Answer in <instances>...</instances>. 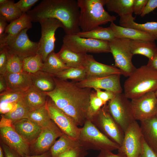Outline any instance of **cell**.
<instances>
[{
  "mask_svg": "<svg viewBox=\"0 0 157 157\" xmlns=\"http://www.w3.org/2000/svg\"><path fill=\"white\" fill-rule=\"evenodd\" d=\"M52 76L55 88L51 92H45L57 106L71 117L78 126H83L87 120V113L92 88L80 87L76 81H69Z\"/></svg>",
  "mask_w": 157,
  "mask_h": 157,
  "instance_id": "cell-1",
  "label": "cell"
},
{
  "mask_svg": "<svg viewBox=\"0 0 157 157\" xmlns=\"http://www.w3.org/2000/svg\"><path fill=\"white\" fill-rule=\"evenodd\" d=\"M26 13L34 22L49 18L59 20L63 25L65 35L76 34L81 31L77 0H43Z\"/></svg>",
  "mask_w": 157,
  "mask_h": 157,
  "instance_id": "cell-2",
  "label": "cell"
},
{
  "mask_svg": "<svg viewBox=\"0 0 157 157\" xmlns=\"http://www.w3.org/2000/svg\"><path fill=\"white\" fill-rule=\"evenodd\" d=\"M124 88L125 95L131 99L155 92L157 90V71L147 64L136 68L125 80Z\"/></svg>",
  "mask_w": 157,
  "mask_h": 157,
  "instance_id": "cell-3",
  "label": "cell"
},
{
  "mask_svg": "<svg viewBox=\"0 0 157 157\" xmlns=\"http://www.w3.org/2000/svg\"><path fill=\"white\" fill-rule=\"evenodd\" d=\"M77 2L80 10L79 26L81 31H90L116 19L115 16L110 15L104 9L105 0H77Z\"/></svg>",
  "mask_w": 157,
  "mask_h": 157,
  "instance_id": "cell-4",
  "label": "cell"
},
{
  "mask_svg": "<svg viewBox=\"0 0 157 157\" xmlns=\"http://www.w3.org/2000/svg\"><path fill=\"white\" fill-rule=\"evenodd\" d=\"M77 140L79 145L87 150L112 151L118 150L120 147L104 135L88 120L81 128Z\"/></svg>",
  "mask_w": 157,
  "mask_h": 157,
  "instance_id": "cell-5",
  "label": "cell"
},
{
  "mask_svg": "<svg viewBox=\"0 0 157 157\" xmlns=\"http://www.w3.org/2000/svg\"><path fill=\"white\" fill-rule=\"evenodd\" d=\"M130 40L115 38L108 41L110 52L115 60V66L122 74L129 77L136 69L132 61L133 55L130 47Z\"/></svg>",
  "mask_w": 157,
  "mask_h": 157,
  "instance_id": "cell-6",
  "label": "cell"
},
{
  "mask_svg": "<svg viewBox=\"0 0 157 157\" xmlns=\"http://www.w3.org/2000/svg\"><path fill=\"white\" fill-rule=\"evenodd\" d=\"M63 44L77 53H110L108 41L80 37L76 34L65 35L63 38Z\"/></svg>",
  "mask_w": 157,
  "mask_h": 157,
  "instance_id": "cell-7",
  "label": "cell"
},
{
  "mask_svg": "<svg viewBox=\"0 0 157 157\" xmlns=\"http://www.w3.org/2000/svg\"><path fill=\"white\" fill-rule=\"evenodd\" d=\"M109 111L124 133L135 121L131 101L124 93L115 94L107 104Z\"/></svg>",
  "mask_w": 157,
  "mask_h": 157,
  "instance_id": "cell-8",
  "label": "cell"
},
{
  "mask_svg": "<svg viewBox=\"0 0 157 157\" xmlns=\"http://www.w3.org/2000/svg\"><path fill=\"white\" fill-rule=\"evenodd\" d=\"M90 121L108 138L121 146L124 133L110 114L107 103Z\"/></svg>",
  "mask_w": 157,
  "mask_h": 157,
  "instance_id": "cell-9",
  "label": "cell"
},
{
  "mask_svg": "<svg viewBox=\"0 0 157 157\" xmlns=\"http://www.w3.org/2000/svg\"><path fill=\"white\" fill-rule=\"evenodd\" d=\"M39 22L41 26V37L37 54L40 56L44 62L48 55L54 51L56 30L59 28H63L64 26L60 21L55 18L43 19Z\"/></svg>",
  "mask_w": 157,
  "mask_h": 157,
  "instance_id": "cell-10",
  "label": "cell"
},
{
  "mask_svg": "<svg viewBox=\"0 0 157 157\" xmlns=\"http://www.w3.org/2000/svg\"><path fill=\"white\" fill-rule=\"evenodd\" d=\"M1 116L0 134L1 141L22 157L31 155L30 144L16 132L10 122Z\"/></svg>",
  "mask_w": 157,
  "mask_h": 157,
  "instance_id": "cell-11",
  "label": "cell"
},
{
  "mask_svg": "<svg viewBox=\"0 0 157 157\" xmlns=\"http://www.w3.org/2000/svg\"><path fill=\"white\" fill-rule=\"evenodd\" d=\"M46 105L51 119L63 133L77 140L81 128L78 127L71 117L58 107L48 96Z\"/></svg>",
  "mask_w": 157,
  "mask_h": 157,
  "instance_id": "cell-12",
  "label": "cell"
},
{
  "mask_svg": "<svg viewBox=\"0 0 157 157\" xmlns=\"http://www.w3.org/2000/svg\"><path fill=\"white\" fill-rule=\"evenodd\" d=\"M143 140L140 125L135 120L124 132L122 145L118 151L124 153L126 157H140Z\"/></svg>",
  "mask_w": 157,
  "mask_h": 157,
  "instance_id": "cell-13",
  "label": "cell"
},
{
  "mask_svg": "<svg viewBox=\"0 0 157 157\" xmlns=\"http://www.w3.org/2000/svg\"><path fill=\"white\" fill-rule=\"evenodd\" d=\"M63 134L52 120L48 126L42 128L38 137L30 145L31 155L41 154L48 151L56 139Z\"/></svg>",
  "mask_w": 157,
  "mask_h": 157,
  "instance_id": "cell-14",
  "label": "cell"
},
{
  "mask_svg": "<svg viewBox=\"0 0 157 157\" xmlns=\"http://www.w3.org/2000/svg\"><path fill=\"white\" fill-rule=\"evenodd\" d=\"M131 101L135 120L141 121L156 115L157 98L155 92H148L139 97L131 99Z\"/></svg>",
  "mask_w": 157,
  "mask_h": 157,
  "instance_id": "cell-15",
  "label": "cell"
},
{
  "mask_svg": "<svg viewBox=\"0 0 157 157\" xmlns=\"http://www.w3.org/2000/svg\"><path fill=\"white\" fill-rule=\"evenodd\" d=\"M28 29L23 30L6 42V46L22 60L25 58L37 54L38 49V42H33L29 39L27 33Z\"/></svg>",
  "mask_w": 157,
  "mask_h": 157,
  "instance_id": "cell-16",
  "label": "cell"
},
{
  "mask_svg": "<svg viewBox=\"0 0 157 157\" xmlns=\"http://www.w3.org/2000/svg\"><path fill=\"white\" fill-rule=\"evenodd\" d=\"M121 75L115 74L101 77H89L81 81H76V83L81 88L104 89L116 94L121 93L122 91L120 82Z\"/></svg>",
  "mask_w": 157,
  "mask_h": 157,
  "instance_id": "cell-17",
  "label": "cell"
},
{
  "mask_svg": "<svg viewBox=\"0 0 157 157\" xmlns=\"http://www.w3.org/2000/svg\"><path fill=\"white\" fill-rule=\"evenodd\" d=\"M83 67L87 78L101 77L113 74H122L120 70L115 66L105 65L96 61L92 55L86 54Z\"/></svg>",
  "mask_w": 157,
  "mask_h": 157,
  "instance_id": "cell-18",
  "label": "cell"
},
{
  "mask_svg": "<svg viewBox=\"0 0 157 157\" xmlns=\"http://www.w3.org/2000/svg\"><path fill=\"white\" fill-rule=\"evenodd\" d=\"M6 78L7 89L1 93L8 92L24 93L33 85L29 74L23 71L17 73L7 72L4 75Z\"/></svg>",
  "mask_w": 157,
  "mask_h": 157,
  "instance_id": "cell-19",
  "label": "cell"
},
{
  "mask_svg": "<svg viewBox=\"0 0 157 157\" xmlns=\"http://www.w3.org/2000/svg\"><path fill=\"white\" fill-rule=\"evenodd\" d=\"M12 126L30 145L38 137L43 128L35 122L26 118L12 124Z\"/></svg>",
  "mask_w": 157,
  "mask_h": 157,
  "instance_id": "cell-20",
  "label": "cell"
},
{
  "mask_svg": "<svg viewBox=\"0 0 157 157\" xmlns=\"http://www.w3.org/2000/svg\"><path fill=\"white\" fill-rule=\"evenodd\" d=\"M140 122L144 141L157 154V117L155 116Z\"/></svg>",
  "mask_w": 157,
  "mask_h": 157,
  "instance_id": "cell-21",
  "label": "cell"
},
{
  "mask_svg": "<svg viewBox=\"0 0 157 157\" xmlns=\"http://www.w3.org/2000/svg\"><path fill=\"white\" fill-rule=\"evenodd\" d=\"M110 27L113 30L115 38L136 40H155L154 38L150 34L136 29L117 26L114 22L111 23Z\"/></svg>",
  "mask_w": 157,
  "mask_h": 157,
  "instance_id": "cell-22",
  "label": "cell"
},
{
  "mask_svg": "<svg viewBox=\"0 0 157 157\" xmlns=\"http://www.w3.org/2000/svg\"><path fill=\"white\" fill-rule=\"evenodd\" d=\"M47 96L33 85L24 93L22 101L31 111L45 105Z\"/></svg>",
  "mask_w": 157,
  "mask_h": 157,
  "instance_id": "cell-23",
  "label": "cell"
},
{
  "mask_svg": "<svg viewBox=\"0 0 157 157\" xmlns=\"http://www.w3.org/2000/svg\"><path fill=\"white\" fill-rule=\"evenodd\" d=\"M32 22L31 17L26 13H23L19 17L8 24L5 31L6 36V42L15 37L23 30L31 28Z\"/></svg>",
  "mask_w": 157,
  "mask_h": 157,
  "instance_id": "cell-24",
  "label": "cell"
},
{
  "mask_svg": "<svg viewBox=\"0 0 157 157\" xmlns=\"http://www.w3.org/2000/svg\"><path fill=\"white\" fill-rule=\"evenodd\" d=\"M57 54L61 60L69 67H83L86 54L75 52L63 44Z\"/></svg>",
  "mask_w": 157,
  "mask_h": 157,
  "instance_id": "cell-25",
  "label": "cell"
},
{
  "mask_svg": "<svg viewBox=\"0 0 157 157\" xmlns=\"http://www.w3.org/2000/svg\"><path fill=\"white\" fill-rule=\"evenodd\" d=\"M131 51L133 55L140 54L152 59L157 53V47L154 41L131 40Z\"/></svg>",
  "mask_w": 157,
  "mask_h": 157,
  "instance_id": "cell-26",
  "label": "cell"
},
{
  "mask_svg": "<svg viewBox=\"0 0 157 157\" xmlns=\"http://www.w3.org/2000/svg\"><path fill=\"white\" fill-rule=\"evenodd\" d=\"M81 146L77 140L63 134L55 143L50 149L52 157H58L64 152Z\"/></svg>",
  "mask_w": 157,
  "mask_h": 157,
  "instance_id": "cell-27",
  "label": "cell"
},
{
  "mask_svg": "<svg viewBox=\"0 0 157 157\" xmlns=\"http://www.w3.org/2000/svg\"><path fill=\"white\" fill-rule=\"evenodd\" d=\"M32 80L33 85L44 92L53 90L55 85L51 74L44 71H39L32 74H30Z\"/></svg>",
  "mask_w": 157,
  "mask_h": 157,
  "instance_id": "cell-28",
  "label": "cell"
},
{
  "mask_svg": "<svg viewBox=\"0 0 157 157\" xmlns=\"http://www.w3.org/2000/svg\"><path fill=\"white\" fill-rule=\"evenodd\" d=\"M108 10L120 16L132 15L134 0H105Z\"/></svg>",
  "mask_w": 157,
  "mask_h": 157,
  "instance_id": "cell-29",
  "label": "cell"
},
{
  "mask_svg": "<svg viewBox=\"0 0 157 157\" xmlns=\"http://www.w3.org/2000/svg\"><path fill=\"white\" fill-rule=\"evenodd\" d=\"M68 68L59 58L57 53L53 51L48 55L43 62L40 71L53 75Z\"/></svg>",
  "mask_w": 157,
  "mask_h": 157,
  "instance_id": "cell-30",
  "label": "cell"
},
{
  "mask_svg": "<svg viewBox=\"0 0 157 157\" xmlns=\"http://www.w3.org/2000/svg\"><path fill=\"white\" fill-rule=\"evenodd\" d=\"M79 36L84 38L109 41L115 36L111 28L98 26L90 31L83 32L81 31L76 34Z\"/></svg>",
  "mask_w": 157,
  "mask_h": 157,
  "instance_id": "cell-31",
  "label": "cell"
},
{
  "mask_svg": "<svg viewBox=\"0 0 157 157\" xmlns=\"http://www.w3.org/2000/svg\"><path fill=\"white\" fill-rule=\"evenodd\" d=\"M52 76L63 80L70 79L77 82L81 81L87 78L86 70L83 67H69Z\"/></svg>",
  "mask_w": 157,
  "mask_h": 157,
  "instance_id": "cell-32",
  "label": "cell"
},
{
  "mask_svg": "<svg viewBox=\"0 0 157 157\" xmlns=\"http://www.w3.org/2000/svg\"><path fill=\"white\" fill-rule=\"evenodd\" d=\"M26 118L29 119L42 128L48 126L52 121L46 104L41 107L31 111Z\"/></svg>",
  "mask_w": 157,
  "mask_h": 157,
  "instance_id": "cell-33",
  "label": "cell"
},
{
  "mask_svg": "<svg viewBox=\"0 0 157 157\" xmlns=\"http://www.w3.org/2000/svg\"><path fill=\"white\" fill-rule=\"evenodd\" d=\"M22 14L13 1L8 0L5 4L0 5V16L7 22L10 23L19 17Z\"/></svg>",
  "mask_w": 157,
  "mask_h": 157,
  "instance_id": "cell-34",
  "label": "cell"
},
{
  "mask_svg": "<svg viewBox=\"0 0 157 157\" xmlns=\"http://www.w3.org/2000/svg\"><path fill=\"white\" fill-rule=\"evenodd\" d=\"M31 111L21 100L17 103L12 110L1 115L8 120L12 124L22 119L26 118Z\"/></svg>",
  "mask_w": 157,
  "mask_h": 157,
  "instance_id": "cell-35",
  "label": "cell"
},
{
  "mask_svg": "<svg viewBox=\"0 0 157 157\" xmlns=\"http://www.w3.org/2000/svg\"><path fill=\"white\" fill-rule=\"evenodd\" d=\"M43 62L38 54L30 56L22 60V71L29 74L35 73L40 71Z\"/></svg>",
  "mask_w": 157,
  "mask_h": 157,
  "instance_id": "cell-36",
  "label": "cell"
},
{
  "mask_svg": "<svg viewBox=\"0 0 157 157\" xmlns=\"http://www.w3.org/2000/svg\"><path fill=\"white\" fill-rule=\"evenodd\" d=\"M7 55V72L17 73L22 71V60L6 46Z\"/></svg>",
  "mask_w": 157,
  "mask_h": 157,
  "instance_id": "cell-37",
  "label": "cell"
},
{
  "mask_svg": "<svg viewBox=\"0 0 157 157\" xmlns=\"http://www.w3.org/2000/svg\"><path fill=\"white\" fill-rule=\"evenodd\" d=\"M105 104L97 96L95 91L92 90L87 113V120L90 121Z\"/></svg>",
  "mask_w": 157,
  "mask_h": 157,
  "instance_id": "cell-38",
  "label": "cell"
},
{
  "mask_svg": "<svg viewBox=\"0 0 157 157\" xmlns=\"http://www.w3.org/2000/svg\"><path fill=\"white\" fill-rule=\"evenodd\" d=\"M24 93L8 92L0 94V104L17 103L21 101Z\"/></svg>",
  "mask_w": 157,
  "mask_h": 157,
  "instance_id": "cell-39",
  "label": "cell"
},
{
  "mask_svg": "<svg viewBox=\"0 0 157 157\" xmlns=\"http://www.w3.org/2000/svg\"><path fill=\"white\" fill-rule=\"evenodd\" d=\"M87 151L79 146L64 152L58 157H85L88 154Z\"/></svg>",
  "mask_w": 157,
  "mask_h": 157,
  "instance_id": "cell-40",
  "label": "cell"
},
{
  "mask_svg": "<svg viewBox=\"0 0 157 157\" xmlns=\"http://www.w3.org/2000/svg\"><path fill=\"white\" fill-rule=\"evenodd\" d=\"M38 1V0H20L15 3L22 13H26Z\"/></svg>",
  "mask_w": 157,
  "mask_h": 157,
  "instance_id": "cell-41",
  "label": "cell"
},
{
  "mask_svg": "<svg viewBox=\"0 0 157 157\" xmlns=\"http://www.w3.org/2000/svg\"><path fill=\"white\" fill-rule=\"evenodd\" d=\"M7 55L6 46L0 49V75H4L7 72Z\"/></svg>",
  "mask_w": 157,
  "mask_h": 157,
  "instance_id": "cell-42",
  "label": "cell"
},
{
  "mask_svg": "<svg viewBox=\"0 0 157 157\" xmlns=\"http://www.w3.org/2000/svg\"><path fill=\"white\" fill-rule=\"evenodd\" d=\"M97 96L105 104L113 99L116 94L109 90L102 91L99 89H94Z\"/></svg>",
  "mask_w": 157,
  "mask_h": 157,
  "instance_id": "cell-43",
  "label": "cell"
},
{
  "mask_svg": "<svg viewBox=\"0 0 157 157\" xmlns=\"http://www.w3.org/2000/svg\"><path fill=\"white\" fill-rule=\"evenodd\" d=\"M140 157H157V154L145 142L143 138Z\"/></svg>",
  "mask_w": 157,
  "mask_h": 157,
  "instance_id": "cell-44",
  "label": "cell"
},
{
  "mask_svg": "<svg viewBox=\"0 0 157 157\" xmlns=\"http://www.w3.org/2000/svg\"><path fill=\"white\" fill-rule=\"evenodd\" d=\"M148 0H134L133 4V12L137 15L142 14Z\"/></svg>",
  "mask_w": 157,
  "mask_h": 157,
  "instance_id": "cell-45",
  "label": "cell"
},
{
  "mask_svg": "<svg viewBox=\"0 0 157 157\" xmlns=\"http://www.w3.org/2000/svg\"><path fill=\"white\" fill-rule=\"evenodd\" d=\"M7 22L0 16V44H4L6 42V35L5 33L6 27L8 25Z\"/></svg>",
  "mask_w": 157,
  "mask_h": 157,
  "instance_id": "cell-46",
  "label": "cell"
},
{
  "mask_svg": "<svg viewBox=\"0 0 157 157\" xmlns=\"http://www.w3.org/2000/svg\"><path fill=\"white\" fill-rule=\"evenodd\" d=\"M157 8V0H148L143 12L140 15L144 17L153 11Z\"/></svg>",
  "mask_w": 157,
  "mask_h": 157,
  "instance_id": "cell-47",
  "label": "cell"
},
{
  "mask_svg": "<svg viewBox=\"0 0 157 157\" xmlns=\"http://www.w3.org/2000/svg\"><path fill=\"white\" fill-rule=\"evenodd\" d=\"M1 144L5 157H22L19 154L12 149L2 141Z\"/></svg>",
  "mask_w": 157,
  "mask_h": 157,
  "instance_id": "cell-48",
  "label": "cell"
},
{
  "mask_svg": "<svg viewBox=\"0 0 157 157\" xmlns=\"http://www.w3.org/2000/svg\"><path fill=\"white\" fill-rule=\"evenodd\" d=\"M96 157H126L123 153L118 152L116 154H113L112 151L102 150L100 151Z\"/></svg>",
  "mask_w": 157,
  "mask_h": 157,
  "instance_id": "cell-49",
  "label": "cell"
},
{
  "mask_svg": "<svg viewBox=\"0 0 157 157\" xmlns=\"http://www.w3.org/2000/svg\"><path fill=\"white\" fill-rule=\"evenodd\" d=\"M17 103H6L0 104V112L1 115L6 114L12 110Z\"/></svg>",
  "mask_w": 157,
  "mask_h": 157,
  "instance_id": "cell-50",
  "label": "cell"
},
{
  "mask_svg": "<svg viewBox=\"0 0 157 157\" xmlns=\"http://www.w3.org/2000/svg\"><path fill=\"white\" fill-rule=\"evenodd\" d=\"M7 89V84L4 75H0V93L5 92Z\"/></svg>",
  "mask_w": 157,
  "mask_h": 157,
  "instance_id": "cell-51",
  "label": "cell"
},
{
  "mask_svg": "<svg viewBox=\"0 0 157 157\" xmlns=\"http://www.w3.org/2000/svg\"><path fill=\"white\" fill-rule=\"evenodd\" d=\"M147 65L157 71V53L152 59L149 60Z\"/></svg>",
  "mask_w": 157,
  "mask_h": 157,
  "instance_id": "cell-52",
  "label": "cell"
},
{
  "mask_svg": "<svg viewBox=\"0 0 157 157\" xmlns=\"http://www.w3.org/2000/svg\"><path fill=\"white\" fill-rule=\"evenodd\" d=\"M22 157H52L50 150L47 152L40 155H25Z\"/></svg>",
  "mask_w": 157,
  "mask_h": 157,
  "instance_id": "cell-53",
  "label": "cell"
},
{
  "mask_svg": "<svg viewBox=\"0 0 157 157\" xmlns=\"http://www.w3.org/2000/svg\"><path fill=\"white\" fill-rule=\"evenodd\" d=\"M4 155L2 148L1 146L0 147V157H4Z\"/></svg>",
  "mask_w": 157,
  "mask_h": 157,
  "instance_id": "cell-54",
  "label": "cell"
},
{
  "mask_svg": "<svg viewBox=\"0 0 157 157\" xmlns=\"http://www.w3.org/2000/svg\"><path fill=\"white\" fill-rule=\"evenodd\" d=\"M8 0H0V5L3 4L8 1Z\"/></svg>",
  "mask_w": 157,
  "mask_h": 157,
  "instance_id": "cell-55",
  "label": "cell"
},
{
  "mask_svg": "<svg viewBox=\"0 0 157 157\" xmlns=\"http://www.w3.org/2000/svg\"><path fill=\"white\" fill-rule=\"evenodd\" d=\"M156 96L157 98V90L155 92Z\"/></svg>",
  "mask_w": 157,
  "mask_h": 157,
  "instance_id": "cell-56",
  "label": "cell"
},
{
  "mask_svg": "<svg viewBox=\"0 0 157 157\" xmlns=\"http://www.w3.org/2000/svg\"><path fill=\"white\" fill-rule=\"evenodd\" d=\"M156 117H157V110H156V115H155Z\"/></svg>",
  "mask_w": 157,
  "mask_h": 157,
  "instance_id": "cell-57",
  "label": "cell"
},
{
  "mask_svg": "<svg viewBox=\"0 0 157 157\" xmlns=\"http://www.w3.org/2000/svg\"></svg>",
  "mask_w": 157,
  "mask_h": 157,
  "instance_id": "cell-58",
  "label": "cell"
}]
</instances>
